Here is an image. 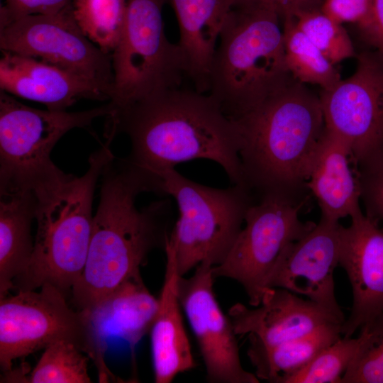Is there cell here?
Wrapping results in <instances>:
<instances>
[{
    "label": "cell",
    "instance_id": "obj_33",
    "mask_svg": "<svg viewBox=\"0 0 383 383\" xmlns=\"http://www.w3.org/2000/svg\"><path fill=\"white\" fill-rule=\"evenodd\" d=\"M315 0H236L235 4L259 6L277 13L281 18L302 9L313 7Z\"/></svg>",
    "mask_w": 383,
    "mask_h": 383
},
{
    "label": "cell",
    "instance_id": "obj_7",
    "mask_svg": "<svg viewBox=\"0 0 383 383\" xmlns=\"http://www.w3.org/2000/svg\"><path fill=\"white\" fill-rule=\"evenodd\" d=\"M113 111L111 101L77 112L40 110L0 90V192L33 190L57 176L62 171L50 159L57 141Z\"/></svg>",
    "mask_w": 383,
    "mask_h": 383
},
{
    "label": "cell",
    "instance_id": "obj_10",
    "mask_svg": "<svg viewBox=\"0 0 383 383\" xmlns=\"http://www.w3.org/2000/svg\"><path fill=\"white\" fill-rule=\"evenodd\" d=\"M319 96L326 128L347 145L358 170L383 166V52L360 53L354 73Z\"/></svg>",
    "mask_w": 383,
    "mask_h": 383
},
{
    "label": "cell",
    "instance_id": "obj_29",
    "mask_svg": "<svg viewBox=\"0 0 383 383\" xmlns=\"http://www.w3.org/2000/svg\"><path fill=\"white\" fill-rule=\"evenodd\" d=\"M360 345L341 383H383V313L360 328Z\"/></svg>",
    "mask_w": 383,
    "mask_h": 383
},
{
    "label": "cell",
    "instance_id": "obj_12",
    "mask_svg": "<svg viewBox=\"0 0 383 383\" xmlns=\"http://www.w3.org/2000/svg\"><path fill=\"white\" fill-rule=\"evenodd\" d=\"M0 48L41 60L113 89L111 54L83 33L72 5L56 13L0 20Z\"/></svg>",
    "mask_w": 383,
    "mask_h": 383
},
{
    "label": "cell",
    "instance_id": "obj_30",
    "mask_svg": "<svg viewBox=\"0 0 383 383\" xmlns=\"http://www.w3.org/2000/svg\"><path fill=\"white\" fill-rule=\"evenodd\" d=\"M374 0H326L321 11L333 20L357 23L365 34L372 16Z\"/></svg>",
    "mask_w": 383,
    "mask_h": 383
},
{
    "label": "cell",
    "instance_id": "obj_26",
    "mask_svg": "<svg viewBox=\"0 0 383 383\" xmlns=\"http://www.w3.org/2000/svg\"><path fill=\"white\" fill-rule=\"evenodd\" d=\"M74 343L59 340L44 349L36 365L26 376L29 383H89V357Z\"/></svg>",
    "mask_w": 383,
    "mask_h": 383
},
{
    "label": "cell",
    "instance_id": "obj_27",
    "mask_svg": "<svg viewBox=\"0 0 383 383\" xmlns=\"http://www.w3.org/2000/svg\"><path fill=\"white\" fill-rule=\"evenodd\" d=\"M296 26L335 65L355 55L352 41L342 25L321 10H299L291 15Z\"/></svg>",
    "mask_w": 383,
    "mask_h": 383
},
{
    "label": "cell",
    "instance_id": "obj_6",
    "mask_svg": "<svg viewBox=\"0 0 383 383\" xmlns=\"http://www.w3.org/2000/svg\"><path fill=\"white\" fill-rule=\"evenodd\" d=\"M162 194L173 197L179 216L168 240L173 246L177 270L184 276L201 263L214 267L226 258L257 201L244 185L225 189L195 182L175 169L165 172Z\"/></svg>",
    "mask_w": 383,
    "mask_h": 383
},
{
    "label": "cell",
    "instance_id": "obj_20",
    "mask_svg": "<svg viewBox=\"0 0 383 383\" xmlns=\"http://www.w3.org/2000/svg\"><path fill=\"white\" fill-rule=\"evenodd\" d=\"M169 236V235H168ZM166 238V266L158 309L150 330L154 377L156 383H170L179 373L194 367L195 362L186 333L178 292L181 276L175 252Z\"/></svg>",
    "mask_w": 383,
    "mask_h": 383
},
{
    "label": "cell",
    "instance_id": "obj_34",
    "mask_svg": "<svg viewBox=\"0 0 383 383\" xmlns=\"http://www.w3.org/2000/svg\"><path fill=\"white\" fill-rule=\"evenodd\" d=\"M365 35L383 52V0H374L372 21Z\"/></svg>",
    "mask_w": 383,
    "mask_h": 383
},
{
    "label": "cell",
    "instance_id": "obj_11",
    "mask_svg": "<svg viewBox=\"0 0 383 383\" xmlns=\"http://www.w3.org/2000/svg\"><path fill=\"white\" fill-rule=\"evenodd\" d=\"M50 284L0 299V366L4 373L12 370L14 360L59 340L72 343L88 354L84 314Z\"/></svg>",
    "mask_w": 383,
    "mask_h": 383
},
{
    "label": "cell",
    "instance_id": "obj_4",
    "mask_svg": "<svg viewBox=\"0 0 383 383\" xmlns=\"http://www.w3.org/2000/svg\"><path fill=\"white\" fill-rule=\"evenodd\" d=\"M110 143L89 156L82 176L62 172L33 189L37 231L29 263L13 280L16 292L50 284L70 297L87 260L95 187L106 165L115 159Z\"/></svg>",
    "mask_w": 383,
    "mask_h": 383
},
{
    "label": "cell",
    "instance_id": "obj_32",
    "mask_svg": "<svg viewBox=\"0 0 383 383\" xmlns=\"http://www.w3.org/2000/svg\"><path fill=\"white\" fill-rule=\"evenodd\" d=\"M72 2L73 0H6L0 9V20L56 13L72 6Z\"/></svg>",
    "mask_w": 383,
    "mask_h": 383
},
{
    "label": "cell",
    "instance_id": "obj_3",
    "mask_svg": "<svg viewBox=\"0 0 383 383\" xmlns=\"http://www.w3.org/2000/svg\"><path fill=\"white\" fill-rule=\"evenodd\" d=\"M235 121L243 184L257 201L268 196L304 199L326 127L320 96L294 78Z\"/></svg>",
    "mask_w": 383,
    "mask_h": 383
},
{
    "label": "cell",
    "instance_id": "obj_25",
    "mask_svg": "<svg viewBox=\"0 0 383 383\" xmlns=\"http://www.w3.org/2000/svg\"><path fill=\"white\" fill-rule=\"evenodd\" d=\"M127 0H73L74 19L83 33L104 52L111 54L124 26Z\"/></svg>",
    "mask_w": 383,
    "mask_h": 383
},
{
    "label": "cell",
    "instance_id": "obj_9",
    "mask_svg": "<svg viewBox=\"0 0 383 383\" xmlns=\"http://www.w3.org/2000/svg\"><path fill=\"white\" fill-rule=\"evenodd\" d=\"M306 199L265 196L248 209L242 228L224 260L212 267L216 277L238 282L251 306L261 303L267 282L284 249L315 226L299 218Z\"/></svg>",
    "mask_w": 383,
    "mask_h": 383
},
{
    "label": "cell",
    "instance_id": "obj_16",
    "mask_svg": "<svg viewBox=\"0 0 383 383\" xmlns=\"http://www.w3.org/2000/svg\"><path fill=\"white\" fill-rule=\"evenodd\" d=\"M340 230L339 265L353 292L350 315L341 333L351 337L367 321L383 313V228L363 214L353 216Z\"/></svg>",
    "mask_w": 383,
    "mask_h": 383
},
{
    "label": "cell",
    "instance_id": "obj_31",
    "mask_svg": "<svg viewBox=\"0 0 383 383\" xmlns=\"http://www.w3.org/2000/svg\"><path fill=\"white\" fill-rule=\"evenodd\" d=\"M359 172L365 215L380 226L383 224V166Z\"/></svg>",
    "mask_w": 383,
    "mask_h": 383
},
{
    "label": "cell",
    "instance_id": "obj_28",
    "mask_svg": "<svg viewBox=\"0 0 383 383\" xmlns=\"http://www.w3.org/2000/svg\"><path fill=\"white\" fill-rule=\"evenodd\" d=\"M360 345V338L342 336L322 350L285 383H341Z\"/></svg>",
    "mask_w": 383,
    "mask_h": 383
},
{
    "label": "cell",
    "instance_id": "obj_1",
    "mask_svg": "<svg viewBox=\"0 0 383 383\" xmlns=\"http://www.w3.org/2000/svg\"><path fill=\"white\" fill-rule=\"evenodd\" d=\"M106 136L130 139L129 162L158 178L180 163L206 159L232 184H243L238 123L208 93L181 87L154 93L106 116Z\"/></svg>",
    "mask_w": 383,
    "mask_h": 383
},
{
    "label": "cell",
    "instance_id": "obj_21",
    "mask_svg": "<svg viewBox=\"0 0 383 383\" xmlns=\"http://www.w3.org/2000/svg\"><path fill=\"white\" fill-rule=\"evenodd\" d=\"M236 0H170L179 29L186 74L194 89L208 93L209 74L223 25Z\"/></svg>",
    "mask_w": 383,
    "mask_h": 383
},
{
    "label": "cell",
    "instance_id": "obj_17",
    "mask_svg": "<svg viewBox=\"0 0 383 383\" xmlns=\"http://www.w3.org/2000/svg\"><path fill=\"white\" fill-rule=\"evenodd\" d=\"M237 303L228 310L236 335H247L250 345L272 347L344 320L317 303L282 288H267L257 306Z\"/></svg>",
    "mask_w": 383,
    "mask_h": 383
},
{
    "label": "cell",
    "instance_id": "obj_5",
    "mask_svg": "<svg viewBox=\"0 0 383 383\" xmlns=\"http://www.w3.org/2000/svg\"><path fill=\"white\" fill-rule=\"evenodd\" d=\"M280 16L235 4L220 33L209 74V94L235 121L294 77L285 60Z\"/></svg>",
    "mask_w": 383,
    "mask_h": 383
},
{
    "label": "cell",
    "instance_id": "obj_19",
    "mask_svg": "<svg viewBox=\"0 0 383 383\" xmlns=\"http://www.w3.org/2000/svg\"><path fill=\"white\" fill-rule=\"evenodd\" d=\"M306 187L317 200L322 220L338 223L343 218L362 212L360 172L347 145L326 127Z\"/></svg>",
    "mask_w": 383,
    "mask_h": 383
},
{
    "label": "cell",
    "instance_id": "obj_23",
    "mask_svg": "<svg viewBox=\"0 0 383 383\" xmlns=\"http://www.w3.org/2000/svg\"><path fill=\"white\" fill-rule=\"evenodd\" d=\"M342 323L323 326L300 338L272 346L250 345L248 356L260 380L285 383L322 350L342 337Z\"/></svg>",
    "mask_w": 383,
    "mask_h": 383
},
{
    "label": "cell",
    "instance_id": "obj_24",
    "mask_svg": "<svg viewBox=\"0 0 383 383\" xmlns=\"http://www.w3.org/2000/svg\"><path fill=\"white\" fill-rule=\"evenodd\" d=\"M285 60L292 76L303 84L328 89L341 79L333 65L296 26L291 16L283 18Z\"/></svg>",
    "mask_w": 383,
    "mask_h": 383
},
{
    "label": "cell",
    "instance_id": "obj_2",
    "mask_svg": "<svg viewBox=\"0 0 383 383\" xmlns=\"http://www.w3.org/2000/svg\"><path fill=\"white\" fill-rule=\"evenodd\" d=\"M162 181L126 158L110 162L101 174L100 199L93 218L91 240L82 275L70 301L89 311L134 274L150 251L163 245L172 214L170 199L138 209L143 192L161 194Z\"/></svg>",
    "mask_w": 383,
    "mask_h": 383
},
{
    "label": "cell",
    "instance_id": "obj_22",
    "mask_svg": "<svg viewBox=\"0 0 383 383\" xmlns=\"http://www.w3.org/2000/svg\"><path fill=\"white\" fill-rule=\"evenodd\" d=\"M0 201V299L14 289L13 280L28 266L34 240L31 235L35 218L33 190L3 192Z\"/></svg>",
    "mask_w": 383,
    "mask_h": 383
},
{
    "label": "cell",
    "instance_id": "obj_14",
    "mask_svg": "<svg viewBox=\"0 0 383 383\" xmlns=\"http://www.w3.org/2000/svg\"><path fill=\"white\" fill-rule=\"evenodd\" d=\"M340 223L320 219L280 254L267 282L303 295L345 321L335 294L333 273L339 265Z\"/></svg>",
    "mask_w": 383,
    "mask_h": 383
},
{
    "label": "cell",
    "instance_id": "obj_18",
    "mask_svg": "<svg viewBox=\"0 0 383 383\" xmlns=\"http://www.w3.org/2000/svg\"><path fill=\"white\" fill-rule=\"evenodd\" d=\"M0 90L66 110L80 99L111 100L113 87L41 60L1 51Z\"/></svg>",
    "mask_w": 383,
    "mask_h": 383
},
{
    "label": "cell",
    "instance_id": "obj_8",
    "mask_svg": "<svg viewBox=\"0 0 383 383\" xmlns=\"http://www.w3.org/2000/svg\"><path fill=\"white\" fill-rule=\"evenodd\" d=\"M165 0H127L119 42L111 53L114 108L130 105L154 93L182 86L187 77L177 44L166 37Z\"/></svg>",
    "mask_w": 383,
    "mask_h": 383
},
{
    "label": "cell",
    "instance_id": "obj_13",
    "mask_svg": "<svg viewBox=\"0 0 383 383\" xmlns=\"http://www.w3.org/2000/svg\"><path fill=\"white\" fill-rule=\"evenodd\" d=\"M213 266L199 265L189 278L180 276V303L197 340L211 383H258L242 366L236 334L213 292Z\"/></svg>",
    "mask_w": 383,
    "mask_h": 383
},
{
    "label": "cell",
    "instance_id": "obj_15",
    "mask_svg": "<svg viewBox=\"0 0 383 383\" xmlns=\"http://www.w3.org/2000/svg\"><path fill=\"white\" fill-rule=\"evenodd\" d=\"M158 304V299L149 292L138 272L91 309L80 311L88 331L87 356L96 367L100 382H118L105 362L109 338H119L126 341L135 363L136 346L150 332Z\"/></svg>",
    "mask_w": 383,
    "mask_h": 383
}]
</instances>
